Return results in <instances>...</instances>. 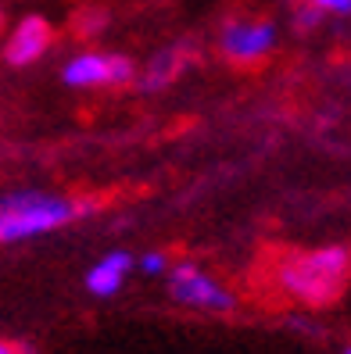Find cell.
Listing matches in <instances>:
<instances>
[{"instance_id":"1","label":"cell","mask_w":351,"mask_h":354,"mask_svg":"<svg viewBox=\"0 0 351 354\" xmlns=\"http://www.w3.org/2000/svg\"><path fill=\"white\" fill-rule=\"evenodd\" d=\"M87 207V201H72L51 190H11L0 194V247H15L36 236H47L61 225H72Z\"/></svg>"},{"instance_id":"2","label":"cell","mask_w":351,"mask_h":354,"mask_svg":"<svg viewBox=\"0 0 351 354\" xmlns=\"http://www.w3.org/2000/svg\"><path fill=\"white\" fill-rule=\"evenodd\" d=\"M348 272H351V251L341 243H330L319 251L291 254L287 261H280L276 286L305 308H323L341 297Z\"/></svg>"},{"instance_id":"3","label":"cell","mask_w":351,"mask_h":354,"mask_svg":"<svg viewBox=\"0 0 351 354\" xmlns=\"http://www.w3.org/2000/svg\"><path fill=\"white\" fill-rule=\"evenodd\" d=\"M169 297L179 304V308H190V311H201V315H233L237 311V294L226 283H219L212 272L197 268L194 261H176L169 265Z\"/></svg>"},{"instance_id":"4","label":"cell","mask_w":351,"mask_h":354,"mask_svg":"<svg viewBox=\"0 0 351 354\" xmlns=\"http://www.w3.org/2000/svg\"><path fill=\"white\" fill-rule=\"evenodd\" d=\"M133 79H136V61L126 54H108V50H82L61 68V82L72 90L129 86Z\"/></svg>"},{"instance_id":"5","label":"cell","mask_w":351,"mask_h":354,"mask_svg":"<svg viewBox=\"0 0 351 354\" xmlns=\"http://www.w3.org/2000/svg\"><path fill=\"white\" fill-rule=\"evenodd\" d=\"M219 50L233 65H258L276 50V26L262 18H237L219 32Z\"/></svg>"},{"instance_id":"6","label":"cell","mask_w":351,"mask_h":354,"mask_svg":"<svg viewBox=\"0 0 351 354\" xmlns=\"http://www.w3.org/2000/svg\"><path fill=\"white\" fill-rule=\"evenodd\" d=\"M54 47V26L39 15H26L18 26H11L4 39V61L11 68H29Z\"/></svg>"},{"instance_id":"7","label":"cell","mask_w":351,"mask_h":354,"mask_svg":"<svg viewBox=\"0 0 351 354\" xmlns=\"http://www.w3.org/2000/svg\"><path fill=\"white\" fill-rule=\"evenodd\" d=\"M194 57H197V50H194L190 44H172V47L158 50V54L147 61L143 75H136L133 82H136L143 93H158V90H165V86H172V82L183 75V68H187Z\"/></svg>"},{"instance_id":"8","label":"cell","mask_w":351,"mask_h":354,"mask_svg":"<svg viewBox=\"0 0 351 354\" xmlns=\"http://www.w3.org/2000/svg\"><path fill=\"white\" fill-rule=\"evenodd\" d=\"M133 254H126V251H111V254H105L100 258L90 272H87V290L93 297H115L122 286H126V279H129V272H133Z\"/></svg>"},{"instance_id":"9","label":"cell","mask_w":351,"mask_h":354,"mask_svg":"<svg viewBox=\"0 0 351 354\" xmlns=\"http://www.w3.org/2000/svg\"><path fill=\"white\" fill-rule=\"evenodd\" d=\"M75 29H79V36H100V32L108 29V11H100V8L82 11L79 22H75Z\"/></svg>"},{"instance_id":"10","label":"cell","mask_w":351,"mask_h":354,"mask_svg":"<svg viewBox=\"0 0 351 354\" xmlns=\"http://www.w3.org/2000/svg\"><path fill=\"white\" fill-rule=\"evenodd\" d=\"M323 18H326V15H323L316 4H298V11H294V29H298V32H312V29H319Z\"/></svg>"},{"instance_id":"11","label":"cell","mask_w":351,"mask_h":354,"mask_svg":"<svg viewBox=\"0 0 351 354\" xmlns=\"http://www.w3.org/2000/svg\"><path fill=\"white\" fill-rule=\"evenodd\" d=\"M136 265H140V272H143V276H165V272H169V265H172V261L165 258L161 251H151V254H143Z\"/></svg>"},{"instance_id":"12","label":"cell","mask_w":351,"mask_h":354,"mask_svg":"<svg viewBox=\"0 0 351 354\" xmlns=\"http://www.w3.org/2000/svg\"><path fill=\"white\" fill-rule=\"evenodd\" d=\"M308 4H316L323 15H348L351 11V0H308Z\"/></svg>"},{"instance_id":"13","label":"cell","mask_w":351,"mask_h":354,"mask_svg":"<svg viewBox=\"0 0 351 354\" xmlns=\"http://www.w3.org/2000/svg\"><path fill=\"white\" fill-rule=\"evenodd\" d=\"M0 354H26L18 344H11V340H0Z\"/></svg>"},{"instance_id":"14","label":"cell","mask_w":351,"mask_h":354,"mask_svg":"<svg viewBox=\"0 0 351 354\" xmlns=\"http://www.w3.org/2000/svg\"><path fill=\"white\" fill-rule=\"evenodd\" d=\"M4 29H8V18H4V8H0V36H4Z\"/></svg>"},{"instance_id":"15","label":"cell","mask_w":351,"mask_h":354,"mask_svg":"<svg viewBox=\"0 0 351 354\" xmlns=\"http://www.w3.org/2000/svg\"><path fill=\"white\" fill-rule=\"evenodd\" d=\"M341 354H351V344H348V347H344V351H341Z\"/></svg>"}]
</instances>
